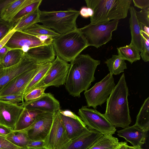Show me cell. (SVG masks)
Wrapping results in <instances>:
<instances>
[{
	"label": "cell",
	"instance_id": "obj_32",
	"mask_svg": "<svg viewBox=\"0 0 149 149\" xmlns=\"http://www.w3.org/2000/svg\"><path fill=\"white\" fill-rule=\"evenodd\" d=\"M52 62L43 63L37 73L34 75L26 87L24 93V96L31 91L46 74L51 65Z\"/></svg>",
	"mask_w": 149,
	"mask_h": 149
},
{
	"label": "cell",
	"instance_id": "obj_18",
	"mask_svg": "<svg viewBox=\"0 0 149 149\" xmlns=\"http://www.w3.org/2000/svg\"><path fill=\"white\" fill-rule=\"evenodd\" d=\"M117 133L118 136L125 139L133 146L141 147L145 143L147 132L134 125L118 130Z\"/></svg>",
	"mask_w": 149,
	"mask_h": 149
},
{
	"label": "cell",
	"instance_id": "obj_22",
	"mask_svg": "<svg viewBox=\"0 0 149 149\" xmlns=\"http://www.w3.org/2000/svg\"><path fill=\"white\" fill-rule=\"evenodd\" d=\"M36 0H15L10 3L3 10L2 19L11 22L15 15L21 10Z\"/></svg>",
	"mask_w": 149,
	"mask_h": 149
},
{
	"label": "cell",
	"instance_id": "obj_30",
	"mask_svg": "<svg viewBox=\"0 0 149 149\" xmlns=\"http://www.w3.org/2000/svg\"><path fill=\"white\" fill-rule=\"evenodd\" d=\"M24 52L21 49H11L6 54L1 62L3 68L9 67L18 63L21 61Z\"/></svg>",
	"mask_w": 149,
	"mask_h": 149
},
{
	"label": "cell",
	"instance_id": "obj_17",
	"mask_svg": "<svg viewBox=\"0 0 149 149\" xmlns=\"http://www.w3.org/2000/svg\"><path fill=\"white\" fill-rule=\"evenodd\" d=\"M24 53L28 57L38 64L52 62L55 59L56 55L52 44L35 47Z\"/></svg>",
	"mask_w": 149,
	"mask_h": 149
},
{
	"label": "cell",
	"instance_id": "obj_2",
	"mask_svg": "<svg viewBox=\"0 0 149 149\" xmlns=\"http://www.w3.org/2000/svg\"><path fill=\"white\" fill-rule=\"evenodd\" d=\"M128 89L124 73L113 88L106 100L104 115L115 127L124 128L132 122L128 101Z\"/></svg>",
	"mask_w": 149,
	"mask_h": 149
},
{
	"label": "cell",
	"instance_id": "obj_27",
	"mask_svg": "<svg viewBox=\"0 0 149 149\" xmlns=\"http://www.w3.org/2000/svg\"><path fill=\"white\" fill-rule=\"evenodd\" d=\"M118 55L122 59L131 64L141 58L140 52L133 44L130 43L126 46L117 47Z\"/></svg>",
	"mask_w": 149,
	"mask_h": 149
},
{
	"label": "cell",
	"instance_id": "obj_44",
	"mask_svg": "<svg viewBox=\"0 0 149 149\" xmlns=\"http://www.w3.org/2000/svg\"><path fill=\"white\" fill-rule=\"evenodd\" d=\"M15 0H0V19H2V14L5 8Z\"/></svg>",
	"mask_w": 149,
	"mask_h": 149
},
{
	"label": "cell",
	"instance_id": "obj_24",
	"mask_svg": "<svg viewBox=\"0 0 149 149\" xmlns=\"http://www.w3.org/2000/svg\"><path fill=\"white\" fill-rule=\"evenodd\" d=\"M42 112L29 110L24 107L13 130H20L27 128L33 123L37 115Z\"/></svg>",
	"mask_w": 149,
	"mask_h": 149
},
{
	"label": "cell",
	"instance_id": "obj_3",
	"mask_svg": "<svg viewBox=\"0 0 149 149\" xmlns=\"http://www.w3.org/2000/svg\"><path fill=\"white\" fill-rule=\"evenodd\" d=\"M87 7L93 11L91 23L97 24L125 18L132 0H85Z\"/></svg>",
	"mask_w": 149,
	"mask_h": 149
},
{
	"label": "cell",
	"instance_id": "obj_13",
	"mask_svg": "<svg viewBox=\"0 0 149 149\" xmlns=\"http://www.w3.org/2000/svg\"><path fill=\"white\" fill-rule=\"evenodd\" d=\"M39 64L28 57L24 53L17 64L0 71V92L3 88L16 77L22 73L37 67Z\"/></svg>",
	"mask_w": 149,
	"mask_h": 149
},
{
	"label": "cell",
	"instance_id": "obj_51",
	"mask_svg": "<svg viewBox=\"0 0 149 149\" xmlns=\"http://www.w3.org/2000/svg\"><path fill=\"white\" fill-rule=\"evenodd\" d=\"M3 68L1 65V63H0V71L1 70V69Z\"/></svg>",
	"mask_w": 149,
	"mask_h": 149
},
{
	"label": "cell",
	"instance_id": "obj_20",
	"mask_svg": "<svg viewBox=\"0 0 149 149\" xmlns=\"http://www.w3.org/2000/svg\"><path fill=\"white\" fill-rule=\"evenodd\" d=\"M103 134L94 130L71 141L63 149H88Z\"/></svg>",
	"mask_w": 149,
	"mask_h": 149
},
{
	"label": "cell",
	"instance_id": "obj_49",
	"mask_svg": "<svg viewBox=\"0 0 149 149\" xmlns=\"http://www.w3.org/2000/svg\"><path fill=\"white\" fill-rule=\"evenodd\" d=\"M141 31L149 36V27L140 23Z\"/></svg>",
	"mask_w": 149,
	"mask_h": 149
},
{
	"label": "cell",
	"instance_id": "obj_46",
	"mask_svg": "<svg viewBox=\"0 0 149 149\" xmlns=\"http://www.w3.org/2000/svg\"><path fill=\"white\" fill-rule=\"evenodd\" d=\"M13 130L12 129L0 124V135L5 136L8 134Z\"/></svg>",
	"mask_w": 149,
	"mask_h": 149
},
{
	"label": "cell",
	"instance_id": "obj_45",
	"mask_svg": "<svg viewBox=\"0 0 149 149\" xmlns=\"http://www.w3.org/2000/svg\"><path fill=\"white\" fill-rule=\"evenodd\" d=\"M15 31L13 29L0 41V50L5 46L9 38Z\"/></svg>",
	"mask_w": 149,
	"mask_h": 149
},
{
	"label": "cell",
	"instance_id": "obj_21",
	"mask_svg": "<svg viewBox=\"0 0 149 149\" xmlns=\"http://www.w3.org/2000/svg\"><path fill=\"white\" fill-rule=\"evenodd\" d=\"M130 13L129 18L130 29L131 35L130 43L134 45L141 52V51L143 38L141 34V27L140 22L137 19L135 8L132 6L129 9Z\"/></svg>",
	"mask_w": 149,
	"mask_h": 149
},
{
	"label": "cell",
	"instance_id": "obj_36",
	"mask_svg": "<svg viewBox=\"0 0 149 149\" xmlns=\"http://www.w3.org/2000/svg\"><path fill=\"white\" fill-rule=\"evenodd\" d=\"M46 88L41 87L34 89L24 96L25 102L32 100L40 97L45 93V91Z\"/></svg>",
	"mask_w": 149,
	"mask_h": 149
},
{
	"label": "cell",
	"instance_id": "obj_41",
	"mask_svg": "<svg viewBox=\"0 0 149 149\" xmlns=\"http://www.w3.org/2000/svg\"><path fill=\"white\" fill-rule=\"evenodd\" d=\"M79 15L85 18L92 17L93 14V11L90 8L86 6L82 7L79 11Z\"/></svg>",
	"mask_w": 149,
	"mask_h": 149
},
{
	"label": "cell",
	"instance_id": "obj_40",
	"mask_svg": "<svg viewBox=\"0 0 149 149\" xmlns=\"http://www.w3.org/2000/svg\"><path fill=\"white\" fill-rule=\"evenodd\" d=\"M44 140H30L27 146V149H44Z\"/></svg>",
	"mask_w": 149,
	"mask_h": 149
},
{
	"label": "cell",
	"instance_id": "obj_28",
	"mask_svg": "<svg viewBox=\"0 0 149 149\" xmlns=\"http://www.w3.org/2000/svg\"><path fill=\"white\" fill-rule=\"evenodd\" d=\"M118 139L111 135H103L88 149H115L119 144Z\"/></svg>",
	"mask_w": 149,
	"mask_h": 149
},
{
	"label": "cell",
	"instance_id": "obj_4",
	"mask_svg": "<svg viewBox=\"0 0 149 149\" xmlns=\"http://www.w3.org/2000/svg\"><path fill=\"white\" fill-rule=\"evenodd\" d=\"M52 44L56 56L67 62H72L88 47L78 28L60 34L54 39Z\"/></svg>",
	"mask_w": 149,
	"mask_h": 149
},
{
	"label": "cell",
	"instance_id": "obj_14",
	"mask_svg": "<svg viewBox=\"0 0 149 149\" xmlns=\"http://www.w3.org/2000/svg\"><path fill=\"white\" fill-rule=\"evenodd\" d=\"M44 45L35 36L21 31H15L6 45L10 49H21L26 52L32 48Z\"/></svg>",
	"mask_w": 149,
	"mask_h": 149
},
{
	"label": "cell",
	"instance_id": "obj_12",
	"mask_svg": "<svg viewBox=\"0 0 149 149\" xmlns=\"http://www.w3.org/2000/svg\"><path fill=\"white\" fill-rule=\"evenodd\" d=\"M43 64H39L35 68L22 73L13 79L0 92V97L12 94L24 95L27 86L42 68Z\"/></svg>",
	"mask_w": 149,
	"mask_h": 149
},
{
	"label": "cell",
	"instance_id": "obj_19",
	"mask_svg": "<svg viewBox=\"0 0 149 149\" xmlns=\"http://www.w3.org/2000/svg\"><path fill=\"white\" fill-rule=\"evenodd\" d=\"M61 115L68 137L71 141L91 131L79 116L75 119Z\"/></svg>",
	"mask_w": 149,
	"mask_h": 149
},
{
	"label": "cell",
	"instance_id": "obj_29",
	"mask_svg": "<svg viewBox=\"0 0 149 149\" xmlns=\"http://www.w3.org/2000/svg\"><path fill=\"white\" fill-rule=\"evenodd\" d=\"M104 63L108 68L109 73L112 75L119 74L127 69L125 61L118 55H113L111 58L107 59Z\"/></svg>",
	"mask_w": 149,
	"mask_h": 149
},
{
	"label": "cell",
	"instance_id": "obj_5",
	"mask_svg": "<svg viewBox=\"0 0 149 149\" xmlns=\"http://www.w3.org/2000/svg\"><path fill=\"white\" fill-rule=\"evenodd\" d=\"M79 11L68 9L66 10L40 11L39 22L59 34L76 29L77 19Z\"/></svg>",
	"mask_w": 149,
	"mask_h": 149
},
{
	"label": "cell",
	"instance_id": "obj_7",
	"mask_svg": "<svg viewBox=\"0 0 149 149\" xmlns=\"http://www.w3.org/2000/svg\"><path fill=\"white\" fill-rule=\"evenodd\" d=\"M115 86L113 76L109 73L90 89L85 91L87 107L96 109L97 106H101L106 101Z\"/></svg>",
	"mask_w": 149,
	"mask_h": 149
},
{
	"label": "cell",
	"instance_id": "obj_42",
	"mask_svg": "<svg viewBox=\"0 0 149 149\" xmlns=\"http://www.w3.org/2000/svg\"><path fill=\"white\" fill-rule=\"evenodd\" d=\"M35 36L44 45L52 44L54 39L52 37L46 35H36Z\"/></svg>",
	"mask_w": 149,
	"mask_h": 149
},
{
	"label": "cell",
	"instance_id": "obj_8",
	"mask_svg": "<svg viewBox=\"0 0 149 149\" xmlns=\"http://www.w3.org/2000/svg\"><path fill=\"white\" fill-rule=\"evenodd\" d=\"M70 65L68 62L56 56L46 74L32 90L51 86L59 87L65 84Z\"/></svg>",
	"mask_w": 149,
	"mask_h": 149
},
{
	"label": "cell",
	"instance_id": "obj_16",
	"mask_svg": "<svg viewBox=\"0 0 149 149\" xmlns=\"http://www.w3.org/2000/svg\"><path fill=\"white\" fill-rule=\"evenodd\" d=\"M24 109L22 104L19 105L0 100V124L13 130Z\"/></svg>",
	"mask_w": 149,
	"mask_h": 149
},
{
	"label": "cell",
	"instance_id": "obj_6",
	"mask_svg": "<svg viewBox=\"0 0 149 149\" xmlns=\"http://www.w3.org/2000/svg\"><path fill=\"white\" fill-rule=\"evenodd\" d=\"M119 20L97 24H92L79 29L85 38L88 46L97 48L105 44L112 39V32L117 28Z\"/></svg>",
	"mask_w": 149,
	"mask_h": 149
},
{
	"label": "cell",
	"instance_id": "obj_31",
	"mask_svg": "<svg viewBox=\"0 0 149 149\" xmlns=\"http://www.w3.org/2000/svg\"><path fill=\"white\" fill-rule=\"evenodd\" d=\"M22 32L34 36L48 35L54 38L58 37L60 34L43 25H40L37 23L34 24Z\"/></svg>",
	"mask_w": 149,
	"mask_h": 149
},
{
	"label": "cell",
	"instance_id": "obj_9",
	"mask_svg": "<svg viewBox=\"0 0 149 149\" xmlns=\"http://www.w3.org/2000/svg\"><path fill=\"white\" fill-rule=\"evenodd\" d=\"M78 114L82 121L91 129L103 135H112L116 131V127L109 122L104 114L95 109L82 106L79 109Z\"/></svg>",
	"mask_w": 149,
	"mask_h": 149
},
{
	"label": "cell",
	"instance_id": "obj_11",
	"mask_svg": "<svg viewBox=\"0 0 149 149\" xmlns=\"http://www.w3.org/2000/svg\"><path fill=\"white\" fill-rule=\"evenodd\" d=\"M54 113L44 112L39 113L33 123L24 129L30 140H45L51 129Z\"/></svg>",
	"mask_w": 149,
	"mask_h": 149
},
{
	"label": "cell",
	"instance_id": "obj_35",
	"mask_svg": "<svg viewBox=\"0 0 149 149\" xmlns=\"http://www.w3.org/2000/svg\"><path fill=\"white\" fill-rule=\"evenodd\" d=\"M14 25L11 22L0 19V41L13 29Z\"/></svg>",
	"mask_w": 149,
	"mask_h": 149
},
{
	"label": "cell",
	"instance_id": "obj_33",
	"mask_svg": "<svg viewBox=\"0 0 149 149\" xmlns=\"http://www.w3.org/2000/svg\"><path fill=\"white\" fill-rule=\"evenodd\" d=\"M42 0H36L21 10L13 17L11 22L14 24L22 17L36 11L39 9Z\"/></svg>",
	"mask_w": 149,
	"mask_h": 149
},
{
	"label": "cell",
	"instance_id": "obj_34",
	"mask_svg": "<svg viewBox=\"0 0 149 149\" xmlns=\"http://www.w3.org/2000/svg\"><path fill=\"white\" fill-rule=\"evenodd\" d=\"M143 41L142 49L140 54L145 62L149 61V36L141 30Z\"/></svg>",
	"mask_w": 149,
	"mask_h": 149
},
{
	"label": "cell",
	"instance_id": "obj_23",
	"mask_svg": "<svg viewBox=\"0 0 149 149\" xmlns=\"http://www.w3.org/2000/svg\"><path fill=\"white\" fill-rule=\"evenodd\" d=\"M40 10L39 8L20 19L14 24L13 29L22 31L35 24L39 22Z\"/></svg>",
	"mask_w": 149,
	"mask_h": 149
},
{
	"label": "cell",
	"instance_id": "obj_47",
	"mask_svg": "<svg viewBox=\"0 0 149 149\" xmlns=\"http://www.w3.org/2000/svg\"><path fill=\"white\" fill-rule=\"evenodd\" d=\"M10 49H11L5 45L0 50V63L7 53Z\"/></svg>",
	"mask_w": 149,
	"mask_h": 149
},
{
	"label": "cell",
	"instance_id": "obj_10",
	"mask_svg": "<svg viewBox=\"0 0 149 149\" xmlns=\"http://www.w3.org/2000/svg\"><path fill=\"white\" fill-rule=\"evenodd\" d=\"M61 110L54 113L51 129L44 140V149H63L71 141L63 123Z\"/></svg>",
	"mask_w": 149,
	"mask_h": 149
},
{
	"label": "cell",
	"instance_id": "obj_50",
	"mask_svg": "<svg viewBox=\"0 0 149 149\" xmlns=\"http://www.w3.org/2000/svg\"><path fill=\"white\" fill-rule=\"evenodd\" d=\"M127 149H143L141 147H136L128 145Z\"/></svg>",
	"mask_w": 149,
	"mask_h": 149
},
{
	"label": "cell",
	"instance_id": "obj_48",
	"mask_svg": "<svg viewBox=\"0 0 149 149\" xmlns=\"http://www.w3.org/2000/svg\"><path fill=\"white\" fill-rule=\"evenodd\" d=\"M128 146L126 142H120L119 145L115 149H127Z\"/></svg>",
	"mask_w": 149,
	"mask_h": 149
},
{
	"label": "cell",
	"instance_id": "obj_37",
	"mask_svg": "<svg viewBox=\"0 0 149 149\" xmlns=\"http://www.w3.org/2000/svg\"><path fill=\"white\" fill-rule=\"evenodd\" d=\"M136 15L139 21L141 24L149 26V7L136 11Z\"/></svg>",
	"mask_w": 149,
	"mask_h": 149
},
{
	"label": "cell",
	"instance_id": "obj_25",
	"mask_svg": "<svg viewBox=\"0 0 149 149\" xmlns=\"http://www.w3.org/2000/svg\"><path fill=\"white\" fill-rule=\"evenodd\" d=\"M11 143L22 149H27V146L30 140L24 130H13L4 136Z\"/></svg>",
	"mask_w": 149,
	"mask_h": 149
},
{
	"label": "cell",
	"instance_id": "obj_1",
	"mask_svg": "<svg viewBox=\"0 0 149 149\" xmlns=\"http://www.w3.org/2000/svg\"><path fill=\"white\" fill-rule=\"evenodd\" d=\"M100 63V60L88 54H80L71 62L65 84L70 95L80 97L81 92L88 90L95 80V72Z\"/></svg>",
	"mask_w": 149,
	"mask_h": 149
},
{
	"label": "cell",
	"instance_id": "obj_38",
	"mask_svg": "<svg viewBox=\"0 0 149 149\" xmlns=\"http://www.w3.org/2000/svg\"><path fill=\"white\" fill-rule=\"evenodd\" d=\"M24 96L22 95L12 94L0 97V100L9 103L18 104L24 102Z\"/></svg>",
	"mask_w": 149,
	"mask_h": 149
},
{
	"label": "cell",
	"instance_id": "obj_15",
	"mask_svg": "<svg viewBox=\"0 0 149 149\" xmlns=\"http://www.w3.org/2000/svg\"><path fill=\"white\" fill-rule=\"evenodd\" d=\"M26 109L54 113L60 108L59 102L50 93H45L36 99L22 104Z\"/></svg>",
	"mask_w": 149,
	"mask_h": 149
},
{
	"label": "cell",
	"instance_id": "obj_26",
	"mask_svg": "<svg viewBox=\"0 0 149 149\" xmlns=\"http://www.w3.org/2000/svg\"><path fill=\"white\" fill-rule=\"evenodd\" d=\"M149 97L146 99L137 116L135 125L146 132L149 130Z\"/></svg>",
	"mask_w": 149,
	"mask_h": 149
},
{
	"label": "cell",
	"instance_id": "obj_43",
	"mask_svg": "<svg viewBox=\"0 0 149 149\" xmlns=\"http://www.w3.org/2000/svg\"><path fill=\"white\" fill-rule=\"evenodd\" d=\"M135 6L143 9L149 7V0H133Z\"/></svg>",
	"mask_w": 149,
	"mask_h": 149
},
{
	"label": "cell",
	"instance_id": "obj_39",
	"mask_svg": "<svg viewBox=\"0 0 149 149\" xmlns=\"http://www.w3.org/2000/svg\"><path fill=\"white\" fill-rule=\"evenodd\" d=\"M0 149H22L8 141L4 136L0 135Z\"/></svg>",
	"mask_w": 149,
	"mask_h": 149
}]
</instances>
